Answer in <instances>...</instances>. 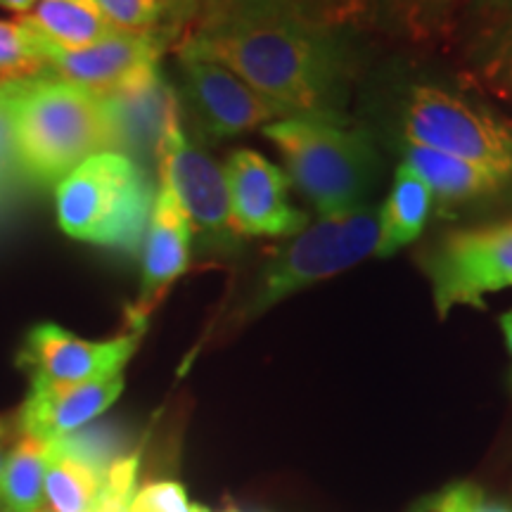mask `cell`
<instances>
[{"instance_id":"obj_29","label":"cell","mask_w":512,"mask_h":512,"mask_svg":"<svg viewBox=\"0 0 512 512\" xmlns=\"http://www.w3.org/2000/svg\"><path fill=\"white\" fill-rule=\"evenodd\" d=\"M204 5V0H176V15L195 19L197 12Z\"/></svg>"},{"instance_id":"obj_27","label":"cell","mask_w":512,"mask_h":512,"mask_svg":"<svg viewBox=\"0 0 512 512\" xmlns=\"http://www.w3.org/2000/svg\"><path fill=\"white\" fill-rule=\"evenodd\" d=\"M467 512H512L508 505H501V503H491L489 498L484 496L482 489L475 491V496H472L470 505H467Z\"/></svg>"},{"instance_id":"obj_14","label":"cell","mask_w":512,"mask_h":512,"mask_svg":"<svg viewBox=\"0 0 512 512\" xmlns=\"http://www.w3.org/2000/svg\"><path fill=\"white\" fill-rule=\"evenodd\" d=\"M192 223L188 211L166 178L159 176L155 204H152L150 223L143 240V283L136 309L131 313L133 330H143L145 320L162 302L190 266Z\"/></svg>"},{"instance_id":"obj_2","label":"cell","mask_w":512,"mask_h":512,"mask_svg":"<svg viewBox=\"0 0 512 512\" xmlns=\"http://www.w3.org/2000/svg\"><path fill=\"white\" fill-rule=\"evenodd\" d=\"M0 93L29 188H57L88 157L119 152L117 128L102 95L48 74L0 83Z\"/></svg>"},{"instance_id":"obj_31","label":"cell","mask_w":512,"mask_h":512,"mask_svg":"<svg viewBox=\"0 0 512 512\" xmlns=\"http://www.w3.org/2000/svg\"><path fill=\"white\" fill-rule=\"evenodd\" d=\"M8 207H10V202L0 197V219H3V216H5V211H8Z\"/></svg>"},{"instance_id":"obj_9","label":"cell","mask_w":512,"mask_h":512,"mask_svg":"<svg viewBox=\"0 0 512 512\" xmlns=\"http://www.w3.org/2000/svg\"><path fill=\"white\" fill-rule=\"evenodd\" d=\"M228 185L230 228L240 238H290L309 226L290 202V178L261 152H230L223 164Z\"/></svg>"},{"instance_id":"obj_32","label":"cell","mask_w":512,"mask_h":512,"mask_svg":"<svg viewBox=\"0 0 512 512\" xmlns=\"http://www.w3.org/2000/svg\"><path fill=\"white\" fill-rule=\"evenodd\" d=\"M5 453H3V446H0V477H3V470H5Z\"/></svg>"},{"instance_id":"obj_21","label":"cell","mask_w":512,"mask_h":512,"mask_svg":"<svg viewBox=\"0 0 512 512\" xmlns=\"http://www.w3.org/2000/svg\"><path fill=\"white\" fill-rule=\"evenodd\" d=\"M46 453L48 441L22 432L5 460L3 477H0V501L5 505V512H41Z\"/></svg>"},{"instance_id":"obj_20","label":"cell","mask_w":512,"mask_h":512,"mask_svg":"<svg viewBox=\"0 0 512 512\" xmlns=\"http://www.w3.org/2000/svg\"><path fill=\"white\" fill-rule=\"evenodd\" d=\"M57 48H86L114 31L93 0H38L29 15H17Z\"/></svg>"},{"instance_id":"obj_30","label":"cell","mask_w":512,"mask_h":512,"mask_svg":"<svg viewBox=\"0 0 512 512\" xmlns=\"http://www.w3.org/2000/svg\"><path fill=\"white\" fill-rule=\"evenodd\" d=\"M501 330H503L505 344H508V351L512 356V311L503 313V316H501ZM510 384H512V375H510Z\"/></svg>"},{"instance_id":"obj_3","label":"cell","mask_w":512,"mask_h":512,"mask_svg":"<svg viewBox=\"0 0 512 512\" xmlns=\"http://www.w3.org/2000/svg\"><path fill=\"white\" fill-rule=\"evenodd\" d=\"M285 159L290 181L323 216L361 207L375 185L380 159L363 128L342 114H292L264 126Z\"/></svg>"},{"instance_id":"obj_23","label":"cell","mask_w":512,"mask_h":512,"mask_svg":"<svg viewBox=\"0 0 512 512\" xmlns=\"http://www.w3.org/2000/svg\"><path fill=\"white\" fill-rule=\"evenodd\" d=\"M46 72V38L22 17L0 19V83L31 79Z\"/></svg>"},{"instance_id":"obj_8","label":"cell","mask_w":512,"mask_h":512,"mask_svg":"<svg viewBox=\"0 0 512 512\" xmlns=\"http://www.w3.org/2000/svg\"><path fill=\"white\" fill-rule=\"evenodd\" d=\"M157 176L169 181L188 211L192 230L207 240L233 238L230 202L223 166L183 131L178 102L166 114L157 147Z\"/></svg>"},{"instance_id":"obj_25","label":"cell","mask_w":512,"mask_h":512,"mask_svg":"<svg viewBox=\"0 0 512 512\" xmlns=\"http://www.w3.org/2000/svg\"><path fill=\"white\" fill-rule=\"evenodd\" d=\"M475 76L479 86L512 105V27L498 38L491 53L475 69Z\"/></svg>"},{"instance_id":"obj_1","label":"cell","mask_w":512,"mask_h":512,"mask_svg":"<svg viewBox=\"0 0 512 512\" xmlns=\"http://www.w3.org/2000/svg\"><path fill=\"white\" fill-rule=\"evenodd\" d=\"M178 57L214 62L294 114H339L349 62L332 31L299 22L188 31Z\"/></svg>"},{"instance_id":"obj_5","label":"cell","mask_w":512,"mask_h":512,"mask_svg":"<svg viewBox=\"0 0 512 512\" xmlns=\"http://www.w3.org/2000/svg\"><path fill=\"white\" fill-rule=\"evenodd\" d=\"M377 238L380 211L375 207L361 204L342 214L323 216L313 226H306L256 275L238 318L249 323L292 294L361 264L366 256L375 254Z\"/></svg>"},{"instance_id":"obj_28","label":"cell","mask_w":512,"mask_h":512,"mask_svg":"<svg viewBox=\"0 0 512 512\" xmlns=\"http://www.w3.org/2000/svg\"><path fill=\"white\" fill-rule=\"evenodd\" d=\"M38 0H0V8L15 12V15H29Z\"/></svg>"},{"instance_id":"obj_16","label":"cell","mask_w":512,"mask_h":512,"mask_svg":"<svg viewBox=\"0 0 512 512\" xmlns=\"http://www.w3.org/2000/svg\"><path fill=\"white\" fill-rule=\"evenodd\" d=\"M114 460L95 437L69 434L48 441L41 512H91Z\"/></svg>"},{"instance_id":"obj_11","label":"cell","mask_w":512,"mask_h":512,"mask_svg":"<svg viewBox=\"0 0 512 512\" xmlns=\"http://www.w3.org/2000/svg\"><path fill=\"white\" fill-rule=\"evenodd\" d=\"M143 330H131L110 342H88L60 325L46 323L29 332L19 363L31 380L95 382L121 375L136 354Z\"/></svg>"},{"instance_id":"obj_26","label":"cell","mask_w":512,"mask_h":512,"mask_svg":"<svg viewBox=\"0 0 512 512\" xmlns=\"http://www.w3.org/2000/svg\"><path fill=\"white\" fill-rule=\"evenodd\" d=\"M24 188H29V185L24 181L22 169H19L10 112L8 105H5L3 93H0V197L12 204Z\"/></svg>"},{"instance_id":"obj_12","label":"cell","mask_w":512,"mask_h":512,"mask_svg":"<svg viewBox=\"0 0 512 512\" xmlns=\"http://www.w3.org/2000/svg\"><path fill=\"white\" fill-rule=\"evenodd\" d=\"M164 43L157 34H112L86 48H57L46 41V72L95 95H112L159 69Z\"/></svg>"},{"instance_id":"obj_17","label":"cell","mask_w":512,"mask_h":512,"mask_svg":"<svg viewBox=\"0 0 512 512\" xmlns=\"http://www.w3.org/2000/svg\"><path fill=\"white\" fill-rule=\"evenodd\" d=\"M114 128H117L121 155L155 157L162 138L166 114L176 105V93L166 86L159 69L121 91L105 95Z\"/></svg>"},{"instance_id":"obj_22","label":"cell","mask_w":512,"mask_h":512,"mask_svg":"<svg viewBox=\"0 0 512 512\" xmlns=\"http://www.w3.org/2000/svg\"><path fill=\"white\" fill-rule=\"evenodd\" d=\"M311 0H204L190 31L259 27V24H304Z\"/></svg>"},{"instance_id":"obj_33","label":"cell","mask_w":512,"mask_h":512,"mask_svg":"<svg viewBox=\"0 0 512 512\" xmlns=\"http://www.w3.org/2000/svg\"><path fill=\"white\" fill-rule=\"evenodd\" d=\"M230 512H240V510H230Z\"/></svg>"},{"instance_id":"obj_13","label":"cell","mask_w":512,"mask_h":512,"mask_svg":"<svg viewBox=\"0 0 512 512\" xmlns=\"http://www.w3.org/2000/svg\"><path fill=\"white\" fill-rule=\"evenodd\" d=\"M456 0H311L304 24L325 31H377L408 43H434L451 29Z\"/></svg>"},{"instance_id":"obj_6","label":"cell","mask_w":512,"mask_h":512,"mask_svg":"<svg viewBox=\"0 0 512 512\" xmlns=\"http://www.w3.org/2000/svg\"><path fill=\"white\" fill-rule=\"evenodd\" d=\"M403 140L512 178V121L446 88H413L403 114Z\"/></svg>"},{"instance_id":"obj_24","label":"cell","mask_w":512,"mask_h":512,"mask_svg":"<svg viewBox=\"0 0 512 512\" xmlns=\"http://www.w3.org/2000/svg\"><path fill=\"white\" fill-rule=\"evenodd\" d=\"M93 3L119 34L159 36L164 17L176 15V0H93Z\"/></svg>"},{"instance_id":"obj_15","label":"cell","mask_w":512,"mask_h":512,"mask_svg":"<svg viewBox=\"0 0 512 512\" xmlns=\"http://www.w3.org/2000/svg\"><path fill=\"white\" fill-rule=\"evenodd\" d=\"M124 392V377L95 382H48L31 380V392L19 413L22 432L41 441L69 437L98 418Z\"/></svg>"},{"instance_id":"obj_19","label":"cell","mask_w":512,"mask_h":512,"mask_svg":"<svg viewBox=\"0 0 512 512\" xmlns=\"http://www.w3.org/2000/svg\"><path fill=\"white\" fill-rule=\"evenodd\" d=\"M406 164H411L432 188V195L444 202H467L501 190L510 178L484 169L465 159L444 155L430 147L408 145Z\"/></svg>"},{"instance_id":"obj_7","label":"cell","mask_w":512,"mask_h":512,"mask_svg":"<svg viewBox=\"0 0 512 512\" xmlns=\"http://www.w3.org/2000/svg\"><path fill=\"white\" fill-rule=\"evenodd\" d=\"M439 318L512 287V221L448 233L425 259Z\"/></svg>"},{"instance_id":"obj_18","label":"cell","mask_w":512,"mask_h":512,"mask_svg":"<svg viewBox=\"0 0 512 512\" xmlns=\"http://www.w3.org/2000/svg\"><path fill=\"white\" fill-rule=\"evenodd\" d=\"M432 204L434 195L425 178L411 164L401 162L387 202L380 209V238H377L375 256L387 259L401 247L418 240L430 219Z\"/></svg>"},{"instance_id":"obj_4","label":"cell","mask_w":512,"mask_h":512,"mask_svg":"<svg viewBox=\"0 0 512 512\" xmlns=\"http://www.w3.org/2000/svg\"><path fill=\"white\" fill-rule=\"evenodd\" d=\"M155 192L136 159L121 152H100L76 166L55 188L57 223L74 240L138 252Z\"/></svg>"},{"instance_id":"obj_10","label":"cell","mask_w":512,"mask_h":512,"mask_svg":"<svg viewBox=\"0 0 512 512\" xmlns=\"http://www.w3.org/2000/svg\"><path fill=\"white\" fill-rule=\"evenodd\" d=\"M181 60L183 91L197 124L211 138H233L292 117L285 105L254 91L249 83L214 62Z\"/></svg>"}]
</instances>
